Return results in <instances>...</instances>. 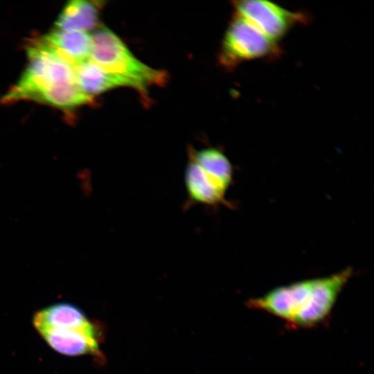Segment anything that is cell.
<instances>
[{"label": "cell", "mask_w": 374, "mask_h": 374, "mask_svg": "<svg viewBox=\"0 0 374 374\" xmlns=\"http://www.w3.org/2000/svg\"><path fill=\"white\" fill-rule=\"evenodd\" d=\"M351 267L335 274L276 287L249 299L247 307L276 316L294 328H310L326 320L353 275Z\"/></svg>", "instance_id": "obj_1"}, {"label": "cell", "mask_w": 374, "mask_h": 374, "mask_svg": "<svg viewBox=\"0 0 374 374\" xmlns=\"http://www.w3.org/2000/svg\"><path fill=\"white\" fill-rule=\"evenodd\" d=\"M42 38L73 64L90 58L92 40L87 32L54 28Z\"/></svg>", "instance_id": "obj_10"}, {"label": "cell", "mask_w": 374, "mask_h": 374, "mask_svg": "<svg viewBox=\"0 0 374 374\" xmlns=\"http://www.w3.org/2000/svg\"><path fill=\"white\" fill-rule=\"evenodd\" d=\"M189 199L195 203L217 206L224 202L233 179L204 170L190 159L184 175Z\"/></svg>", "instance_id": "obj_6"}, {"label": "cell", "mask_w": 374, "mask_h": 374, "mask_svg": "<svg viewBox=\"0 0 374 374\" xmlns=\"http://www.w3.org/2000/svg\"><path fill=\"white\" fill-rule=\"evenodd\" d=\"M73 67L76 85L91 98L119 87H130L143 92L135 82L107 71L90 59L78 62Z\"/></svg>", "instance_id": "obj_7"}, {"label": "cell", "mask_w": 374, "mask_h": 374, "mask_svg": "<svg viewBox=\"0 0 374 374\" xmlns=\"http://www.w3.org/2000/svg\"><path fill=\"white\" fill-rule=\"evenodd\" d=\"M101 1L73 0L68 2L55 21V28L87 32L98 26Z\"/></svg>", "instance_id": "obj_11"}, {"label": "cell", "mask_w": 374, "mask_h": 374, "mask_svg": "<svg viewBox=\"0 0 374 374\" xmlns=\"http://www.w3.org/2000/svg\"><path fill=\"white\" fill-rule=\"evenodd\" d=\"M190 155V159L204 170L233 179L232 165L220 150L208 148L193 152Z\"/></svg>", "instance_id": "obj_13"}, {"label": "cell", "mask_w": 374, "mask_h": 374, "mask_svg": "<svg viewBox=\"0 0 374 374\" xmlns=\"http://www.w3.org/2000/svg\"><path fill=\"white\" fill-rule=\"evenodd\" d=\"M26 53L28 64L17 83L3 97V103L30 100L43 90L75 83L73 64L42 37L30 42Z\"/></svg>", "instance_id": "obj_2"}, {"label": "cell", "mask_w": 374, "mask_h": 374, "mask_svg": "<svg viewBox=\"0 0 374 374\" xmlns=\"http://www.w3.org/2000/svg\"><path fill=\"white\" fill-rule=\"evenodd\" d=\"M279 50L276 42L236 15L225 33L220 61L225 66L233 67L247 61L274 57Z\"/></svg>", "instance_id": "obj_4"}, {"label": "cell", "mask_w": 374, "mask_h": 374, "mask_svg": "<svg viewBox=\"0 0 374 374\" xmlns=\"http://www.w3.org/2000/svg\"><path fill=\"white\" fill-rule=\"evenodd\" d=\"M91 97L84 93L75 83L53 87L33 95L30 100L68 111L90 103Z\"/></svg>", "instance_id": "obj_12"}, {"label": "cell", "mask_w": 374, "mask_h": 374, "mask_svg": "<svg viewBox=\"0 0 374 374\" xmlns=\"http://www.w3.org/2000/svg\"><path fill=\"white\" fill-rule=\"evenodd\" d=\"M38 332L53 349L62 355L76 356L98 352V332L44 330Z\"/></svg>", "instance_id": "obj_9"}, {"label": "cell", "mask_w": 374, "mask_h": 374, "mask_svg": "<svg viewBox=\"0 0 374 374\" xmlns=\"http://www.w3.org/2000/svg\"><path fill=\"white\" fill-rule=\"evenodd\" d=\"M33 323L38 332L44 330L97 332L96 326L80 308L66 303H56L37 312Z\"/></svg>", "instance_id": "obj_8"}, {"label": "cell", "mask_w": 374, "mask_h": 374, "mask_svg": "<svg viewBox=\"0 0 374 374\" xmlns=\"http://www.w3.org/2000/svg\"><path fill=\"white\" fill-rule=\"evenodd\" d=\"M91 36L89 59L107 71L135 82L143 92L150 85L163 83L165 73L138 60L110 29L97 28Z\"/></svg>", "instance_id": "obj_3"}, {"label": "cell", "mask_w": 374, "mask_h": 374, "mask_svg": "<svg viewBox=\"0 0 374 374\" xmlns=\"http://www.w3.org/2000/svg\"><path fill=\"white\" fill-rule=\"evenodd\" d=\"M235 15L247 20L275 42L283 38L292 28L305 21V16L272 2L262 0L237 1Z\"/></svg>", "instance_id": "obj_5"}]
</instances>
